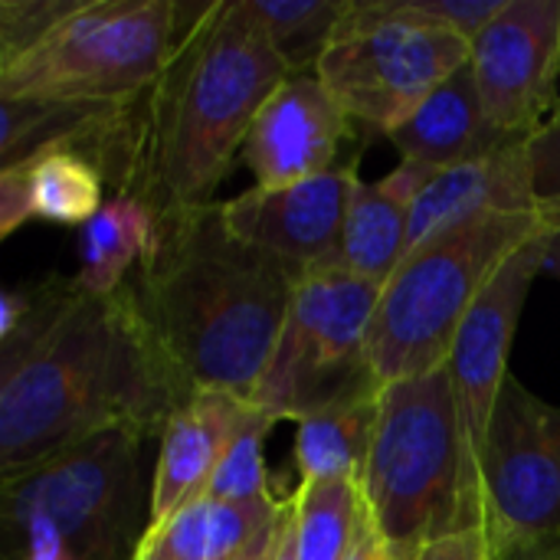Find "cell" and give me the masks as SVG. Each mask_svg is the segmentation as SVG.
I'll list each match as a JSON object with an SVG mask.
<instances>
[{"instance_id": "28", "label": "cell", "mask_w": 560, "mask_h": 560, "mask_svg": "<svg viewBox=\"0 0 560 560\" xmlns=\"http://www.w3.org/2000/svg\"><path fill=\"white\" fill-rule=\"evenodd\" d=\"M541 272L560 279V194L545 197V230H541Z\"/></svg>"}, {"instance_id": "5", "label": "cell", "mask_w": 560, "mask_h": 560, "mask_svg": "<svg viewBox=\"0 0 560 560\" xmlns=\"http://www.w3.org/2000/svg\"><path fill=\"white\" fill-rule=\"evenodd\" d=\"M361 495L371 525L404 560L450 535L482 532L466 509L463 436L446 368L381 387Z\"/></svg>"}, {"instance_id": "19", "label": "cell", "mask_w": 560, "mask_h": 560, "mask_svg": "<svg viewBox=\"0 0 560 560\" xmlns=\"http://www.w3.org/2000/svg\"><path fill=\"white\" fill-rule=\"evenodd\" d=\"M285 499H256V502H220L197 499L180 509L171 522L154 532H144L135 560H226L246 548L262 528H269Z\"/></svg>"}, {"instance_id": "17", "label": "cell", "mask_w": 560, "mask_h": 560, "mask_svg": "<svg viewBox=\"0 0 560 560\" xmlns=\"http://www.w3.org/2000/svg\"><path fill=\"white\" fill-rule=\"evenodd\" d=\"M102 164L79 144H49L20 164L0 167V236H13L30 220L85 226L108 200Z\"/></svg>"}, {"instance_id": "6", "label": "cell", "mask_w": 560, "mask_h": 560, "mask_svg": "<svg viewBox=\"0 0 560 560\" xmlns=\"http://www.w3.org/2000/svg\"><path fill=\"white\" fill-rule=\"evenodd\" d=\"M180 0H82L39 46L0 66V98L125 105L164 72Z\"/></svg>"}, {"instance_id": "2", "label": "cell", "mask_w": 560, "mask_h": 560, "mask_svg": "<svg viewBox=\"0 0 560 560\" xmlns=\"http://www.w3.org/2000/svg\"><path fill=\"white\" fill-rule=\"evenodd\" d=\"M289 75L249 0L184 3V33L135 102L128 194L158 223L217 203L259 108Z\"/></svg>"}, {"instance_id": "14", "label": "cell", "mask_w": 560, "mask_h": 560, "mask_svg": "<svg viewBox=\"0 0 560 560\" xmlns=\"http://www.w3.org/2000/svg\"><path fill=\"white\" fill-rule=\"evenodd\" d=\"M354 128L315 72L289 75L259 108L240 161L256 187H289L354 161L345 151Z\"/></svg>"}, {"instance_id": "33", "label": "cell", "mask_w": 560, "mask_h": 560, "mask_svg": "<svg viewBox=\"0 0 560 560\" xmlns=\"http://www.w3.org/2000/svg\"><path fill=\"white\" fill-rule=\"evenodd\" d=\"M551 121H560V105H558V112H555V118Z\"/></svg>"}, {"instance_id": "25", "label": "cell", "mask_w": 560, "mask_h": 560, "mask_svg": "<svg viewBox=\"0 0 560 560\" xmlns=\"http://www.w3.org/2000/svg\"><path fill=\"white\" fill-rule=\"evenodd\" d=\"M279 423V417H272L269 410L256 407L253 417L246 420V427L240 430L236 443L230 446L226 459L220 463L207 495L220 499V502H256V499H285L272 492V479L266 469V436L269 430Z\"/></svg>"}, {"instance_id": "20", "label": "cell", "mask_w": 560, "mask_h": 560, "mask_svg": "<svg viewBox=\"0 0 560 560\" xmlns=\"http://www.w3.org/2000/svg\"><path fill=\"white\" fill-rule=\"evenodd\" d=\"M410 210L413 197L390 177L361 180L354 187L338 249L322 269H341L384 285L410 253Z\"/></svg>"}, {"instance_id": "3", "label": "cell", "mask_w": 560, "mask_h": 560, "mask_svg": "<svg viewBox=\"0 0 560 560\" xmlns=\"http://www.w3.org/2000/svg\"><path fill=\"white\" fill-rule=\"evenodd\" d=\"M302 272L240 240L220 203L161 220L151 259L131 279L138 305L197 390L253 400Z\"/></svg>"}, {"instance_id": "7", "label": "cell", "mask_w": 560, "mask_h": 560, "mask_svg": "<svg viewBox=\"0 0 560 560\" xmlns=\"http://www.w3.org/2000/svg\"><path fill=\"white\" fill-rule=\"evenodd\" d=\"M472 56V39L407 0H351L315 75L361 128L390 135Z\"/></svg>"}, {"instance_id": "1", "label": "cell", "mask_w": 560, "mask_h": 560, "mask_svg": "<svg viewBox=\"0 0 560 560\" xmlns=\"http://www.w3.org/2000/svg\"><path fill=\"white\" fill-rule=\"evenodd\" d=\"M187 397L131 282L108 295L66 276L3 289V482L102 433L161 440Z\"/></svg>"}, {"instance_id": "24", "label": "cell", "mask_w": 560, "mask_h": 560, "mask_svg": "<svg viewBox=\"0 0 560 560\" xmlns=\"http://www.w3.org/2000/svg\"><path fill=\"white\" fill-rule=\"evenodd\" d=\"M292 75H312L351 0H249Z\"/></svg>"}, {"instance_id": "11", "label": "cell", "mask_w": 560, "mask_h": 560, "mask_svg": "<svg viewBox=\"0 0 560 560\" xmlns=\"http://www.w3.org/2000/svg\"><path fill=\"white\" fill-rule=\"evenodd\" d=\"M545 230V226H541ZM541 276V233L525 243L505 269L482 292L469 318L463 322L446 371L453 384V404L463 436L466 463V509L476 528H482V456L492 430V417L502 397L509 374V358L515 331L532 292V282Z\"/></svg>"}, {"instance_id": "10", "label": "cell", "mask_w": 560, "mask_h": 560, "mask_svg": "<svg viewBox=\"0 0 560 560\" xmlns=\"http://www.w3.org/2000/svg\"><path fill=\"white\" fill-rule=\"evenodd\" d=\"M482 532L492 560L560 535V407L509 377L482 456Z\"/></svg>"}, {"instance_id": "27", "label": "cell", "mask_w": 560, "mask_h": 560, "mask_svg": "<svg viewBox=\"0 0 560 560\" xmlns=\"http://www.w3.org/2000/svg\"><path fill=\"white\" fill-rule=\"evenodd\" d=\"M417 560H492L486 532H459L430 545Z\"/></svg>"}, {"instance_id": "34", "label": "cell", "mask_w": 560, "mask_h": 560, "mask_svg": "<svg viewBox=\"0 0 560 560\" xmlns=\"http://www.w3.org/2000/svg\"><path fill=\"white\" fill-rule=\"evenodd\" d=\"M558 125H560V121H558Z\"/></svg>"}, {"instance_id": "21", "label": "cell", "mask_w": 560, "mask_h": 560, "mask_svg": "<svg viewBox=\"0 0 560 560\" xmlns=\"http://www.w3.org/2000/svg\"><path fill=\"white\" fill-rule=\"evenodd\" d=\"M381 413V387L348 394L295 427V466L302 482H364Z\"/></svg>"}, {"instance_id": "23", "label": "cell", "mask_w": 560, "mask_h": 560, "mask_svg": "<svg viewBox=\"0 0 560 560\" xmlns=\"http://www.w3.org/2000/svg\"><path fill=\"white\" fill-rule=\"evenodd\" d=\"M295 502V545L299 560H351L361 525L364 495L354 482H299Z\"/></svg>"}, {"instance_id": "9", "label": "cell", "mask_w": 560, "mask_h": 560, "mask_svg": "<svg viewBox=\"0 0 560 560\" xmlns=\"http://www.w3.org/2000/svg\"><path fill=\"white\" fill-rule=\"evenodd\" d=\"M381 289L341 269L305 272L253 404L299 423L348 394L381 387L368 358V328Z\"/></svg>"}, {"instance_id": "30", "label": "cell", "mask_w": 560, "mask_h": 560, "mask_svg": "<svg viewBox=\"0 0 560 560\" xmlns=\"http://www.w3.org/2000/svg\"><path fill=\"white\" fill-rule=\"evenodd\" d=\"M351 560H404V558H397V555L387 548V541L377 535V528L371 525V515H368V509H364L361 538H358V548H354V558Z\"/></svg>"}, {"instance_id": "32", "label": "cell", "mask_w": 560, "mask_h": 560, "mask_svg": "<svg viewBox=\"0 0 560 560\" xmlns=\"http://www.w3.org/2000/svg\"><path fill=\"white\" fill-rule=\"evenodd\" d=\"M518 560H560V535L545 541V545H538V548H532L528 555H522Z\"/></svg>"}, {"instance_id": "12", "label": "cell", "mask_w": 560, "mask_h": 560, "mask_svg": "<svg viewBox=\"0 0 560 560\" xmlns=\"http://www.w3.org/2000/svg\"><path fill=\"white\" fill-rule=\"evenodd\" d=\"M469 69L489 121L509 138H538L560 105V0H505L472 36Z\"/></svg>"}, {"instance_id": "29", "label": "cell", "mask_w": 560, "mask_h": 560, "mask_svg": "<svg viewBox=\"0 0 560 560\" xmlns=\"http://www.w3.org/2000/svg\"><path fill=\"white\" fill-rule=\"evenodd\" d=\"M285 509H289V502H285ZM285 509H282V515H279L269 528H262V532H259L246 548H240L233 558H226V560H272V555H276V545H279V535H282Z\"/></svg>"}, {"instance_id": "22", "label": "cell", "mask_w": 560, "mask_h": 560, "mask_svg": "<svg viewBox=\"0 0 560 560\" xmlns=\"http://www.w3.org/2000/svg\"><path fill=\"white\" fill-rule=\"evenodd\" d=\"M158 236L161 223L141 197L112 194L105 207L82 226L75 282L102 295L118 292L151 259Z\"/></svg>"}, {"instance_id": "4", "label": "cell", "mask_w": 560, "mask_h": 560, "mask_svg": "<svg viewBox=\"0 0 560 560\" xmlns=\"http://www.w3.org/2000/svg\"><path fill=\"white\" fill-rule=\"evenodd\" d=\"M541 226L545 203L532 213L459 220L417 243L384 282L368 328L377 384L446 368L453 341L482 292Z\"/></svg>"}, {"instance_id": "31", "label": "cell", "mask_w": 560, "mask_h": 560, "mask_svg": "<svg viewBox=\"0 0 560 560\" xmlns=\"http://www.w3.org/2000/svg\"><path fill=\"white\" fill-rule=\"evenodd\" d=\"M272 560H299V545H295V502L292 499H289V509H285L282 535H279V545H276Z\"/></svg>"}, {"instance_id": "13", "label": "cell", "mask_w": 560, "mask_h": 560, "mask_svg": "<svg viewBox=\"0 0 560 560\" xmlns=\"http://www.w3.org/2000/svg\"><path fill=\"white\" fill-rule=\"evenodd\" d=\"M358 184L361 174L354 158L328 174L289 187L253 184L233 200H223L220 210L240 240L305 276L335 256Z\"/></svg>"}, {"instance_id": "18", "label": "cell", "mask_w": 560, "mask_h": 560, "mask_svg": "<svg viewBox=\"0 0 560 560\" xmlns=\"http://www.w3.org/2000/svg\"><path fill=\"white\" fill-rule=\"evenodd\" d=\"M387 138L400 151V161H417L436 171L486 158L512 141H522V138L502 135L489 121L469 62L456 75H450Z\"/></svg>"}, {"instance_id": "26", "label": "cell", "mask_w": 560, "mask_h": 560, "mask_svg": "<svg viewBox=\"0 0 560 560\" xmlns=\"http://www.w3.org/2000/svg\"><path fill=\"white\" fill-rule=\"evenodd\" d=\"M82 0H0V66L39 46Z\"/></svg>"}, {"instance_id": "8", "label": "cell", "mask_w": 560, "mask_h": 560, "mask_svg": "<svg viewBox=\"0 0 560 560\" xmlns=\"http://www.w3.org/2000/svg\"><path fill=\"white\" fill-rule=\"evenodd\" d=\"M144 443L121 430L102 433L7 479L0 525L46 518L72 560H135L148 528L144 509L151 505L141 486Z\"/></svg>"}, {"instance_id": "16", "label": "cell", "mask_w": 560, "mask_h": 560, "mask_svg": "<svg viewBox=\"0 0 560 560\" xmlns=\"http://www.w3.org/2000/svg\"><path fill=\"white\" fill-rule=\"evenodd\" d=\"M253 410V400L220 390H197L174 410L158 440L144 532L161 528L180 509L207 495L220 463L226 459L230 446L236 443Z\"/></svg>"}, {"instance_id": "15", "label": "cell", "mask_w": 560, "mask_h": 560, "mask_svg": "<svg viewBox=\"0 0 560 560\" xmlns=\"http://www.w3.org/2000/svg\"><path fill=\"white\" fill-rule=\"evenodd\" d=\"M541 135L512 141L486 158L436 171L423 187V194L413 200L410 249L459 220L541 210L545 203Z\"/></svg>"}]
</instances>
